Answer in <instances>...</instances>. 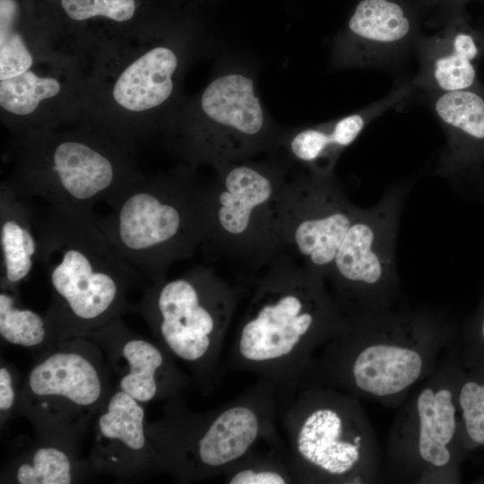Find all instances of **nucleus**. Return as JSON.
<instances>
[{"instance_id": "nucleus-1", "label": "nucleus", "mask_w": 484, "mask_h": 484, "mask_svg": "<svg viewBox=\"0 0 484 484\" xmlns=\"http://www.w3.org/2000/svg\"><path fill=\"white\" fill-rule=\"evenodd\" d=\"M206 39L194 14L159 12L89 65L83 117L137 151L160 137L186 99V73Z\"/></svg>"}, {"instance_id": "nucleus-2", "label": "nucleus", "mask_w": 484, "mask_h": 484, "mask_svg": "<svg viewBox=\"0 0 484 484\" xmlns=\"http://www.w3.org/2000/svg\"><path fill=\"white\" fill-rule=\"evenodd\" d=\"M38 262L50 291L46 315L55 341L86 337L134 304L150 282L113 245L92 208L48 204L35 211Z\"/></svg>"}, {"instance_id": "nucleus-3", "label": "nucleus", "mask_w": 484, "mask_h": 484, "mask_svg": "<svg viewBox=\"0 0 484 484\" xmlns=\"http://www.w3.org/2000/svg\"><path fill=\"white\" fill-rule=\"evenodd\" d=\"M459 340L445 315L430 310H385L346 315L325 342L324 382L357 399L398 408Z\"/></svg>"}, {"instance_id": "nucleus-4", "label": "nucleus", "mask_w": 484, "mask_h": 484, "mask_svg": "<svg viewBox=\"0 0 484 484\" xmlns=\"http://www.w3.org/2000/svg\"><path fill=\"white\" fill-rule=\"evenodd\" d=\"M137 150L83 116L55 129L11 136L12 165L3 182L13 194L39 198L49 205L112 207L143 173Z\"/></svg>"}, {"instance_id": "nucleus-5", "label": "nucleus", "mask_w": 484, "mask_h": 484, "mask_svg": "<svg viewBox=\"0 0 484 484\" xmlns=\"http://www.w3.org/2000/svg\"><path fill=\"white\" fill-rule=\"evenodd\" d=\"M98 222L113 245L150 282L189 258L210 231L211 185L185 166L143 174Z\"/></svg>"}, {"instance_id": "nucleus-6", "label": "nucleus", "mask_w": 484, "mask_h": 484, "mask_svg": "<svg viewBox=\"0 0 484 484\" xmlns=\"http://www.w3.org/2000/svg\"><path fill=\"white\" fill-rule=\"evenodd\" d=\"M284 131L260 98L255 69L224 60L207 84L185 99L160 138L183 165L217 170L278 150Z\"/></svg>"}, {"instance_id": "nucleus-7", "label": "nucleus", "mask_w": 484, "mask_h": 484, "mask_svg": "<svg viewBox=\"0 0 484 484\" xmlns=\"http://www.w3.org/2000/svg\"><path fill=\"white\" fill-rule=\"evenodd\" d=\"M265 267L238 338L239 354L255 364L307 354L346 318L324 281L288 254Z\"/></svg>"}, {"instance_id": "nucleus-8", "label": "nucleus", "mask_w": 484, "mask_h": 484, "mask_svg": "<svg viewBox=\"0 0 484 484\" xmlns=\"http://www.w3.org/2000/svg\"><path fill=\"white\" fill-rule=\"evenodd\" d=\"M463 369L458 340L434 372L400 405L384 457L385 480L419 484L460 481V465L468 452L457 402Z\"/></svg>"}, {"instance_id": "nucleus-9", "label": "nucleus", "mask_w": 484, "mask_h": 484, "mask_svg": "<svg viewBox=\"0 0 484 484\" xmlns=\"http://www.w3.org/2000/svg\"><path fill=\"white\" fill-rule=\"evenodd\" d=\"M272 153L215 170L210 231L203 245L208 259L257 270L280 253L281 205L292 164Z\"/></svg>"}, {"instance_id": "nucleus-10", "label": "nucleus", "mask_w": 484, "mask_h": 484, "mask_svg": "<svg viewBox=\"0 0 484 484\" xmlns=\"http://www.w3.org/2000/svg\"><path fill=\"white\" fill-rule=\"evenodd\" d=\"M99 345L88 337L56 341L35 355L19 390L15 413L38 440L78 450L116 383Z\"/></svg>"}, {"instance_id": "nucleus-11", "label": "nucleus", "mask_w": 484, "mask_h": 484, "mask_svg": "<svg viewBox=\"0 0 484 484\" xmlns=\"http://www.w3.org/2000/svg\"><path fill=\"white\" fill-rule=\"evenodd\" d=\"M293 445L310 480L375 484L385 480L384 457L358 399L324 386L307 393Z\"/></svg>"}, {"instance_id": "nucleus-12", "label": "nucleus", "mask_w": 484, "mask_h": 484, "mask_svg": "<svg viewBox=\"0 0 484 484\" xmlns=\"http://www.w3.org/2000/svg\"><path fill=\"white\" fill-rule=\"evenodd\" d=\"M408 184L393 186L361 209L341 239L324 281L345 315L394 307L395 240Z\"/></svg>"}, {"instance_id": "nucleus-13", "label": "nucleus", "mask_w": 484, "mask_h": 484, "mask_svg": "<svg viewBox=\"0 0 484 484\" xmlns=\"http://www.w3.org/2000/svg\"><path fill=\"white\" fill-rule=\"evenodd\" d=\"M234 293L211 269L198 266L150 283L131 310L147 323L160 344L197 367L225 327Z\"/></svg>"}, {"instance_id": "nucleus-14", "label": "nucleus", "mask_w": 484, "mask_h": 484, "mask_svg": "<svg viewBox=\"0 0 484 484\" xmlns=\"http://www.w3.org/2000/svg\"><path fill=\"white\" fill-rule=\"evenodd\" d=\"M359 211L341 189L334 172L302 170L290 177L284 192L280 253L288 254L324 281Z\"/></svg>"}, {"instance_id": "nucleus-15", "label": "nucleus", "mask_w": 484, "mask_h": 484, "mask_svg": "<svg viewBox=\"0 0 484 484\" xmlns=\"http://www.w3.org/2000/svg\"><path fill=\"white\" fill-rule=\"evenodd\" d=\"M86 104V68L64 47L24 73L0 80V117L11 136L73 124Z\"/></svg>"}, {"instance_id": "nucleus-16", "label": "nucleus", "mask_w": 484, "mask_h": 484, "mask_svg": "<svg viewBox=\"0 0 484 484\" xmlns=\"http://www.w3.org/2000/svg\"><path fill=\"white\" fill-rule=\"evenodd\" d=\"M422 34L395 0H360L331 48L334 69L393 66L415 52Z\"/></svg>"}, {"instance_id": "nucleus-17", "label": "nucleus", "mask_w": 484, "mask_h": 484, "mask_svg": "<svg viewBox=\"0 0 484 484\" xmlns=\"http://www.w3.org/2000/svg\"><path fill=\"white\" fill-rule=\"evenodd\" d=\"M91 429L87 460L94 473L130 480L163 469L147 433L143 403L117 385L97 412Z\"/></svg>"}, {"instance_id": "nucleus-18", "label": "nucleus", "mask_w": 484, "mask_h": 484, "mask_svg": "<svg viewBox=\"0 0 484 484\" xmlns=\"http://www.w3.org/2000/svg\"><path fill=\"white\" fill-rule=\"evenodd\" d=\"M45 3L58 30L61 46L75 55L86 71L99 55L136 33L159 13L151 0Z\"/></svg>"}, {"instance_id": "nucleus-19", "label": "nucleus", "mask_w": 484, "mask_h": 484, "mask_svg": "<svg viewBox=\"0 0 484 484\" xmlns=\"http://www.w3.org/2000/svg\"><path fill=\"white\" fill-rule=\"evenodd\" d=\"M86 337L104 351L117 386L141 403L176 396L185 384L168 351L134 333L121 316Z\"/></svg>"}, {"instance_id": "nucleus-20", "label": "nucleus", "mask_w": 484, "mask_h": 484, "mask_svg": "<svg viewBox=\"0 0 484 484\" xmlns=\"http://www.w3.org/2000/svg\"><path fill=\"white\" fill-rule=\"evenodd\" d=\"M427 95L446 138L436 174L455 184L473 185L484 174V83Z\"/></svg>"}, {"instance_id": "nucleus-21", "label": "nucleus", "mask_w": 484, "mask_h": 484, "mask_svg": "<svg viewBox=\"0 0 484 484\" xmlns=\"http://www.w3.org/2000/svg\"><path fill=\"white\" fill-rule=\"evenodd\" d=\"M414 89L411 81L404 82L355 112L317 125L285 129L278 150L282 151L292 166L297 164L303 170L334 172L339 157L365 128L385 112L402 104Z\"/></svg>"}, {"instance_id": "nucleus-22", "label": "nucleus", "mask_w": 484, "mask_h": 484, "mask_svg": "<svg viewBox=\"0 0 484 484\" xmlns=\"http://www.w3.org/2000/svg\"><path fill=\"white\" fill-rule=\"evenodd\" d=\"M415 53L419 60L411 81L415 89L445 92L480 82L478 65L484 54V38L462 20H453L441 30L422 35Z\"/></svg>"}, {"instance_id": "nucleus-23", "label": "nucleus", "mask_w": 484, "mask_h": 484, "mask_svg": "<svg viewBox=\"0 0 484 484\" xmlns=\"http://www.w3.org/2000/svg\"><path fill=\"white\" fill-rule=\"evenodd\" d=\"M42 0H0V80L19 75L60 48Z\"/></svg>"}, {"instance_id": "nucleus-24", "label": "nucleus", "mask_w": 484, "mask_h": 484, "mask_svg": "<svg viewBox=\"0 0 484 484\" xmlns=\"http://www.w3.org/2000/svg\"><path fill=\"white\" fill-rule=\"evenodd\" d=\"M1 289L18 290L39 257L35 211L26 199L0 186Z\"/></svg>"}, {"instance_id": "nucleus-25", "label": "nucleus", "mask_w": 484, "mask_h": 484, "mask_svg": "<svg viewBox=\"0 0 484 484\" xmlns=\"http://www.w3.org/2000/svg\"><path fill=\"white\" fill-rule=\"evenodd\" d=\"M94 473L88 460L67 445L39 440L16 455L2 471L1 483L71 484Z\"/></svg>"}, {"instance_id": "nucleus-26", "label": "nucleus", "mask_w": 484, "mask_h": 484, "mask_svg": "<svg viewBox=\"0 0 484 484\" xmlns=\"http://www.w3.org/2000/svg\"><path fill=\"white\" fill-rule=\"evenodd\" d=\"M0 336L5 342L30 349L34 356L56 342L46 314L22 306L19 291L1 289Z\"/></svg>"}, {"instance_id": "nucleus-27", "label": "nucleus", "mask_w": 484, "mask_h": 484, "mask_svg": "<svg viewBox=\"0 0 484 484\" xmlns=\"http://www.w3.org/2000/svg\"><path fill=\"white\" fill-rule=\"evenodd\" d=\"M457 402L467 451L484 446V366L463 369L458 383Z\"/></svg>"}, {"instance_id": "nucleus-28", "label": "nucleus", "mask_w": 484, "mask_h": 484, "mask_svg": "<svg viewBox=\"0 0 484 484\" xmlns=\"http://www.w3.org/2000/svg\"><path fill=\"white\" fill-rule=\"evenodd\" d=\"M460 354L465 369L484 366V295L459 335Z\"/></svg>"}, {"instance_id": "nucleus-29", "label": "nucleus", "mask_w": 484, "mask_h": 484, "mask_svg": "<svg viewBox=\"0 0 484 484\" xmlns=\"http://www.w3.org/2000/svg\"><path fill=\"white\" fill-rule=\"evenodd\" d=\"M19 390L17 373L11 365L1 362L0 367V423H6L15 412Z\"/></svg>"}, {"instance_id": "nucleus-30", "label": "nucleus", "mask_w": 484, "mask_h": 484, "mask_svg": "<svg viewBox=\"0 0 484 484\" xmlns=\"http://www.w3.org/2000/svg\"><path fill=\"white\" fill-rule=\"evenodd\" d=\"M286 482V478L276 471L254 469L239 471L229 481L231 484H284Z\"/></svg>"}, {"instance_id": "nucleus-31", "label": "nucleus", "mask_w": 484, "mask_h": 484, "mask_svg": "<svg viewBox=\"0 0 484 484\" xmlns=\"http://www.w3.org/2000/svg\"><path fill=\"white\" fill-rule=\"evenodd\" d=\"M473 186L478 193V195L484 200V174L477 180Z\"/></svg>"}, {"instance_id": "nucleus-32", "label": "nucleus", "mask_w": 484, "mask_h": 484, "mask_svg": "<svg viewBox=\"0 0 484 484\" xmlns=\"http://www.w3.org/2000/svg\"><path fill=\"white\" fill-rule=\"evenodd\" d=\"M42 1H45V2H50V1H53V0H42Z\"/></svg>"}, {"instance_id": "nucleus-33", "label": "nucleus", "mask_w": 484, "mask_h": 484, "mask_svg": "<svg viewBox=\"0 0 484 484\" xmlns=\"http://www.w3.org/2000/svg\"><path fill=\"white\" fill-rule=\"evenodd\" d=\"M481 482H484V478L481 480Z\"/></svg>"}]
</instances>
